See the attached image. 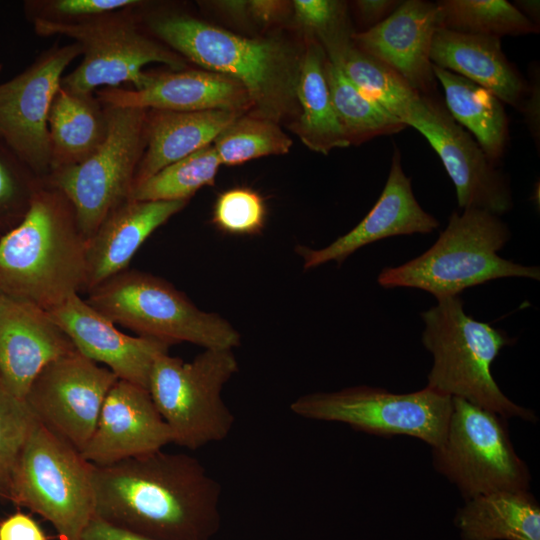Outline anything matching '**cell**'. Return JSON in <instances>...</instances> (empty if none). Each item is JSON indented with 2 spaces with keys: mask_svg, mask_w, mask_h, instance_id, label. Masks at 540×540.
<instances>
[{
  "mask_svg": "<svg viewBox=\"0 0 540 540\" xmlns=\"http://www.w3.org/2000/svg\"><path fill=\"white\" fill-rule=\"evenodd\" d=\"M95 516L154 540H211L220 529L221 486L201 462L159 450L91 464Z\"/></svg>",
  "mask_w": 540,
  "mask_h": 540,
  "instance_id": "1",
  "label": "cell"
},
{
  "mask_svg": "<svg viewBox=\"0 0 540 540\" xmlns=\"http://www.w3.org/2000/svg\"><path fill=\"white\" fill-rule=\"evenodd\" d=\"M135 7L141 27L203 70L237 80L247 91L252 115L276 123L300 114L297 85L303 48L279 37L248 38L189 14Z\"/></svg>",
  "mask_w": 540,
  "mask_h": 540,
  "instance_id": "2",
  "label": "cell"
},
{
  "mask_svg": "<svg viewBox=\"0 0 540 540\" xmlns=\"http://www.w3.org/2000/svg\"><path fill=\"white\" fill-rule=\"evenodd\" d=\"M87 241L74 209L41 179L21 220L0 239V290L46 311L86 290Z\"/></svg>",
  "mask_w": 540,
  "mask_h": 540,
  "instance_id": "3",
  "label": "cell"
},
{
  "mask_svg": "<svg viewBox=\"0 0 540 540\" xmlns=\"http://www.w3.org/2000/svg\"><path fill=\"white\" fill-rule=\"evenodd\" d=\"M421 318L422 344L433 357L427 387L506 419L538 421L533 410L509 399L492 376L493 361L512 344L504 331L467 315L459 296L437 299Z\"/></svg>",
  "mask_w": 540,
  "mask_h": 540,
  "instance_id": "4",
  "label": "cell"
},
{
  "mask_svg": "<svg viewBox=\"0 0 540 540\" xmlns=\"http://www.w3.org/2000/svg\"><path fill=\"white\" fill-rule=\"evenodd\" d=\"M510 237L500 216L474 208L453 212L427 251L400 266L384 268L377 281L384 288H417L439 299L499 278L539 280V267L498 255Z\"/></svg>",
  "mask_w": 540,
  "mask_h": 540,
  "instance_id": "5",
  "label": "cell"
},
{
  "mask_svg": "<svg viewBox=\"0 0 540 540\" xmlns=\"http://www.w3.org/2000/svg\"><path fill=\"white\" fill-rule=\"evenodd\" d=\"M86 301L137 336L204 349L240 345V333L225 318L199 309L172 284L150 273L122 271L90 289Z\"/></svg>",
  "mask_w": 540,
  "mask_h": 540,
  "instance_id": "6",
  "label": "cell"
},
{
  "mask_svg": "<svg viewBox=\"0 0 540 540\" xmlns=\"http://www.w3.org/2000/svg\"><path fill=\"white\" fill-rule=\"evenodd\" d=\"M238 371L233 349L208 348L192 361L161 354L153 363L147 390L173 443L197 450L224 440L235 417L222 398Z\"/></svg>",
  "mask_w": 540,
  "mask_h": 540,
  "instance_id": "7",
  "label": "cell"
},
{
  "mask_svg": "<svg viewBox=\"0 0 540 540\" xmlns=\"http://www.w3.org/2000/svg\"><path fill=\"white\" fill-rule=\"evenodd\" d=\"M6 498L49 522L59 540H81L95 516L91 464L36 420Z\"/></svg>",
  "mask_w": 540,
  "mask_h": 540,
  "instance_id": "8",
  "label": "cell"
},
{
  "mask_svg": "<svg viewBox=\"0 0 540 540\" xmlns=\"http://www.w3.org/2000/svg\"><path fill=\"white\" fill-rule=\"evenodd\" d=\"M136 6L78 24L31 22L39 36H65L82 48V61L62 77V87L75 92L94 93L101 86L116 88L128 82L137 90L145 83L146 71L143 68L147 64L161 63L170 70L187 67L184 58L141 27Z\"/></svg>",
  "mask_w": 540,
  "mask_h": 540,
  "instance_id": "9",
  "label": "cell"
},
{
  "mask_svg": "<svg viewBox=\"0 0 540 540\" xmlns=\"http://www.w3.org/2000/svg\"><path fill=\"white\" fill-rule=\"evenodd\" d=\"M104 141L77 165L53 170L44 180L71 203L88 241L107 215L130 198L146 146V113L141 108L104 105Z\"/></svg>",
  "mask_w": 540,
  "mask_h": 540,
  "instance_id": "10",
  "label": "cell"
},
{
  "mask_svg": "<svg viewBox=\"0 0 540 540\" xmlns=\"http://www.w3.org/2000/svg\"><path fill=\"white\" fill-rule=\"evenodd\" d=\"M507 420L452 398L445 437L431 448L432 463L465 501L496 491L529 490L531 474L514 448Z\"/></svg>",
  "mask_w": 540,
  "mask_h": 540,
  "instance_id": "11",
  "label": "cell"
},
{
  "mask_svg": "<svg viewBox=\"0 0 540 540\" xmlns=\"http://www.w3.org/2000/svg\"><path fill=\"white\" fill-rule=\"evenodd\" d=\"M290 410L306 419L343 423L367 434L411 436L435 448L445 437L452 397L427 386L393 393L359 385L302 395L290 404Z\"/></svg>",
  "mask_w": 540,
  "mask_h": 540,
  "instance_id": "12",
  "label": "cell"
},
{
  "mask_svg": "<svg viewBox=\"0 0 540 540\" xmlns=\"http://www.w3.org/2000/svg\"><path fill=\"white\" fill-rule=\"evenodd\" d=\"M80 55L78 43L56 42L22 72L0 83V140L40 179L50 173V106L64 71Z\"/></svg>",
  "mask_w": 540,
  "mask_h": 540,
  "instance_id": "13",
  "label": "cell"
},
{
  "mask_svg": "<svg viewBox=\"0 0 540 540\" xmlns=\"http://www.w3.org/2000/svg\"><path fill=\"white\" fill-rule=\"evenodd\" d=\"M403 123L420 132L438 154L455 186L460 208L481 209L497 216L512 209L507 176L452 118L438 94L420 95Z\"/></svg>",
  "mask_w": 540,
  "mask_h": 540,
  "instance_id": "14",
  "label": "cell"
},
{
  "mask_svg": "<svg viewBox=\"0 0 540 540\" xmlns=\"http://www.w3.org/2000/svg\"><path fill=\"white\" fill-rule=\"evenodd\" d=\"M117 380L108 368L75 350L44 367L24 401L41 425L81 451Z\"/></svg>",
  "mask_w": 540,
  "mask_h": 540,
  "instance_id": "15",
  "label": "cell"
},
{
  "mask_svg": "<svg viewBox=\"0 0 540 540\" xmlns=\"http://www.w3.org/2000/svg\"><path fill=\"white\" fill-rule=\"evenodd\" d=\"M172 433L144 387L118 379L102 405L95 430L80 451L92 465L106 466L162 450Z\"/></svg>",
  "mask_w": 540,
  "mask_h": 540,
  "instance_id": "16",
  "label": "cell"
},
{
  "mask_svg": "<svg viewBox=\"0 0 540 540\" xmlns=\"http://www.w3.org/2000/svg\"><path fill=\"white\" fill-rule=\"evenodd\" d=\"M48 313L79 353L102 364L118 379L146 389L154 361L168 353L171 346L154 338L121 332L79 294L70 296Z\"/></svg>",
  "mask_w": 540,
  "mask_h": 540,
  "instance_id": "17",
  "label": "cell"
},
{
  "mask_svg": "<svg viewBox=\"0 0 540 540\" xmlns=\"http://www.w3.org/2000/svg\"><path fill=\"white\" fill-rule=\"evenodd\" d=\"M439 25L436 2L402 1L373 28L352 35L354 45L396 72L421 95H437L430 51Z\"/></svg>",
  "mask_w": 540,
  "mask_h": 540,
  "instance_id": "18",
  "label": "cell"
},
{
  "mask_svg": "<svg viewBox=\"0 0 540 540\" xmlns=\"http://www.w3.org/2000/svg\"><path fill=\"white\" fill-rule=\"evenodd\" d=\"M48 311L6 294L0 296V383L24 400L50 362L75 351Z\"/></svg>",
  "mask_w": 540,
  "mask_h": 540,
  "instance_id": "19",
  "label": "cell"
},
{
  "mask_svg": "<svg viewBox=\"0 0 540 540\" xmlns=\"http://www.w3.org/2000/svg\"><path fill=\"white\" fill-rule=\"evenodd\" d=\"M96 97L103 105L178 112L251 111L245 88L235 79L203 69L147 72L140 89L101 88Z\"/></svg>",
  "mask_w": 540,
  "mask_h": 540,
  "instance_id": "20",
  "label": "cell"
},
{
  "mask_svg": "<svg viewBox=\"0 0 540 540\" xmlns=\"http://www.w3.org/2000/svg\"><path fill=\"white\" fill-rule=\"evenodd\" d=\"M438 220L426 212L416 200L411 179L401 163L400 149L395 146L391 167L383 191L370 212L348 233L320 249L297 246L305 270L325 263H342L358 249L381 239L430 233L438 227Z\"/></svg>",
  "mask_w": 540,
  "mask_h": 540,
  "instance_id": "21",
  "label": "cell"
},
{
  "mask_svg": "<svg viewBox=\"0 0 540 540\" xmlns=\"http://www.w3.org/2000/svg\"><path fill=\"white\" fill-rule=\"evenodd\" d=\"M187 203L128 199L111 211L87 241L86 291L127 270L145 240Z\"/></svg>",
  "mask_w": 540,
  "mask_h": 540,
  "instance_id": "22",
  "label": "cell"
},
{
  "mask_svg": "<svg viewBox=\"0 0 540 540\" xmlns=\"http://www.w3.org/2000/svg\"><path fill=\"white\" fill-rule=\"evenodd\" d=\"M431 63L465 77L522 111L529 83L495 37L463 34L439 27L433 37Z\"/></svg>",
  "mask_w": 540,
  "mask_h": 540,
  "instance_id": "23",
  "label": "cell"
},
{
  "mask_svg": "<svg viewBox=\"0 0 540 540\" xmlns=\"http://www.w3.org/2000/svg\"><path fill=\"white\" fill-rule=\"evenodd\" d=\"M243 114L246 113L230 110H147L146 146L135 174L134 185L211 145L227 126Z\"/></svg>",
  "mask_w": 540,
  "mask_h": 540,
  "instance_id": "24",
  "label": "cell"
},
{
  "mask_svg": "<svg viewBox=\"0 0 540 540\" xmlns=\"http://www.w3.org/2000/svg\"><path fill=\"white\" fill-rule=\"evenodd\" d=\"M50 172L77 165L104 141L105 106L94 93L75 92L60 85L48 114Z\"/></svg>",
  "mask_w": 540,
  "mask_h": 540,
  "instance_id": "25",
  "label": "cell"
},
{
  "mask_svg": "<svg viewBox=\"0 0 540 540\" xmlns=\"http://www.w3.org/2000/svg\"><path fill=\"white\" fill-rule=\"evenodd\" d=\"M326 60L319 42L307 35L297 85L300 114L290 125L308 149L323 155L351 145L333 107L325 74Z\"/></svg>",
  "mask_w": 540,
  "mask_h": 540,
  "instance_id": "26",
  "label": "cell"
},
{
  "mask_svg": "<svg viewBox=\"0 0 540 540\" xmlns=\"http://www.w3.org/2000/svg\"><path fill=\"white\" fill-rule=\"evenodd\" d=\"M454 522L462 540H540V505L529 490H503L465 501Z\"/></svg>",
  "mask_w": 540,
  "mask_h": 540,
  "instance_id": "27",
  "label": "cell"
},
{
  "mask_svg": "<svg viewBox=\"0 0 540 540\" xmlns=\"http://www.w3.org/2000/svg\"><path fill=\"white\" fill-rule=\"evenodd\" d=\"M432 70L444 90V104L452 118L473 135L489 160L497 165L509 143L504 103L463 76L433 64Z\"/></svg>",
  "mask_w": 540,
  "mask_h": 540,
  "instance_id": "28",
  "label": "cell"
},
{
  "mask_svg": "<svg viewBox=\"0 0 540 540\" xmlns=\"http://www.w3.org/2000/svg\"><path fill=\"white\" fill-rule=\"evenodd\" d=\"M353 34L342 35L320 44L327 59L339 67L364 96L403 123L411 106L421 94L391 68L358 49L351 39Z\"/></svg>",
  "mask_w": 540,
  "mask_h": 540,
  "instance_id": "29",
  "label": "cell"
},
{
  "mask_svg": "<svg viewBox=\"0 0 540 540\" xmlns=\"http://www.w3.org/2000/svg\"><path fill=\"white\" fill-rule=\"evenodd\" d=\"M325 74L335 113L351 145L395 134L407 127L379 104L364 96L340 68L328 59Z\"/></svg>",
  "mask_w": 540,
  "mask_h": 540,
  "instance_id": "30",
  "label": "cell"
},
{
  "mask_svg": "<svg viewBox=\"0 0 540 540\" xmlns=\"http://www.w3.org/2000/svg\"><path fill=\"white\" fill-rule=\"evenodd\" d=\"M436 4L440 27L450 31L499 39L540 31L506 0H441Z\"/></svg>",
  "mask_w": 540,
  "mask_h": 540,
  "instance_id": "31",
  "label": "cell"
},
{
  "mask_svg": "<svg viewBox=\"0 0 540 540\" xmlns=\"http://www.w3.org/2000/svg\"><path fill=\"white\" fill-rule=\"evenodd\" d=\"M220 165L213 145H208L134 185L129 199L189 201L200 188L214 184Z\"/></svg>",
  "mask_w": 540,
  "mask_h": 540,
  "instance_id": "32",
  "label": "cell"
},
{
  "mask_svg": "<svg viewBox=\"0 0 540 540\" xmlns=\"http://www.w3.org/2000/svg\"><path fill=\"white\" fill-rule=\"evenodd\" d=\"M292 143L278 123L243 114L218 135L213 147L221 164L236 165L264 156L286 154Z\"/></svg>",
  "mask_w": 540,
  "mask_h": 540,
  "instance_id": "33",
  "label": "cell"
},
{
  "mask_svg": "<svg viewBox=\"0 0 540 540\" xmlns=\"http://www.w3.org/2000/svg\"><path fill=\"white\" fill-rule=\"evenodd\" d=\"M36 418L24 400L0 383V496L6 498L9 481Z\"/></svg>",
  "mask_w": 540,
  "mask_h": 540,
  "instance_id": "34",
  "label": "cell"
},
{
  "mask_svg": "<svg viewBox=\"0 0 540 540\" xmlns=\"http://www.w3.org/2000/svg\"><path fill=\"white\" fill-rule=\"evenodd\" d=\"M212 220L226 233L254 235L264 228L266 206L255 190L247 187L232 188L218 196Z\"/></svg>",
  "mask_w": 540,
  "mask_h": 540,
  "instance_id": "35",
  "label": "cell"
},
{
  "mask_svg": "<svg viewBox=\"0 0 540 540\" xmlns=\"http://www.w3.org/2000/svg\"><path fill=\"white\" fill-rule=\"evenodd\" d=\"M139 0H29L23 4L27 20L78 24L98 16L136 6Z\"/></svg>",
  "mask_w": 540,
  "mask_h": 540,
  "instance_id": "36",
  "label": "cell"
},
{
  "mask_svg": "<svg viewBox=\"0 0 540 540\" xmlns=\"http://www.w3.org/2000/svg\"><path fill=\"white\" fill-rule=\"evenodd\" d=\"M40 181L0 140V218L16 217L20 221Z\"/></svg>",
  "mask_w": 540,
  "mask_h": 540,
  "instance_id": "37",
  "label": "cell"
},
{
  "mask_svg": "<svg viewBox=\"0 0 540 540\" xmlns=\"http://www.w3.org/2000/svg\"><path fill=\"white\" fill-rule=\"evenodd\" d=\"M346 2L337 0H295L298 24L320 44L337 36L354 33Z\"/></svg>",
  "mask_w": 540,
  "mask_h": 540,
  "instance_id": "38",
  "label": "cell"
},
{
  "mask_svg": "<svg viewBox=\"0 0 540 540\" xmlns=\"http://www.w3.org/2000/svg\"><path fill=\"white\" fill-rule=\"evenodd\" d=\"M0 540H48V537L30 515L16 512L0 522Z\"/></svg>",
  "mask_w": 540,
  "mask_h": 540,
  "instance_id": "39",
  "label": "cell"
},
{
  "mask_svg": "<svg viewBox=\"0 0 540 540\" xmlns=\"http://www.w3.org/2000/svg\"><path fill=\"white\" fill-rule=\"evenodd\" d=\"M399 0H356L352 7L362 28L367 31L390 16L401 4ZM356 32V33H359Z\"/></svg>",
  "mask_w": 540,
  "mask_h": 540,
  "instance_id": "40",
  "label": "cell"
},
{
  "mask_svg": "<svg viewBox=\"0 0 540 540\" xmlns=\"http://www.w3.org/2000/svg\"><path fill=\"white\" fill-rule=\"evenodd\" d=\"M529 93L524 102L521 113L531 137L539 150L540 142V74L536 62L530 66Z\"/></svg>",
  "mask_w": 540,
  "mask_h": 540,
  "instance_id": "41",
  "label": "cell"
},
{
  "mask_svg": "<svg viewBox=\"0 0 540 540\" xmlns=\"http://www.w3.org/2000/svg\"><path fill=\"white\" fill-rule=\"evenodd\" d=\"M81 540H154L110 524L94 516L85 528Z\"/></svg>",
  "mask_w": 540,
  "mask_h": 540,
  "instance_id": "42",
  "label": "cell"
},
{
  "mask_svg": "<svg viewBox=\"0 0 540 540\" xmlns=\"http://www.w3.org/2000/svg\"><path fill=\"white\" fill-rule=\"evenodd\" d=\"M249 16L262 24L277 21L285 12V3L274 0L248 1Z\"/></svg>",
  "mask_w": 540,
  "mask_h": 540,
  "instance_id": "43",
  "label": "cell"
},
{
  "mask_svg": "<svg viewBox=\"0 0 540 540\" xmlns=\"http://www.w3.org/2000/svg\"><path fill=\"white\" fill-rule=\"evenodd\" d=\"M214 4L221 12L232 18L241 20L249 16L248 1H216Z\"/></svg>",
  "mask_w": 540,
  "mask_h": 540,
  "instance_id": "44",
  "label": "cell"
},
{
  "mask_svg": "<svg viewBox=\"0 0 540 540\" xmlns=\"http://www.w3.org/2000/svg\"><path fill=\"white\" fill-rule=\"evenodd\" d=\"M513 5L534 25L540 28L539 0H516Z\"/></svg>",
  "mask_w": 540,
  "mask_h": 540,
  "instance_id": "45",
  "label": "cell"
},
{
  "mask_svg": "<svg viewBox=\"0 0 540 540\" xmlns=\"http://www.w3.org/2000/svg\"><path fill=\"white\" fill-rule=\"evenodd\" d=\"M1 70H2V65L0 64V72H1Z\"/></svg>",
  "mask_w": 540,
  "mask_h": 540,
  "instance_id": "46",
  "label": "cell"
},
{
  "mask_svg": "<svg viewBox=\"0 0 540 540\" xmlns=\"http://www.w3.org/2000/svg\"><path fill=\"white\" fill-rule=\"evenodd\" d=\"M1 294H2V292H1V290H0V296H1Z\"/></svg>",
  "mask_w": 540,
  "mask_h": 540,
  "instance_id": "47",
  "label": "cell"
}]
</instances>
